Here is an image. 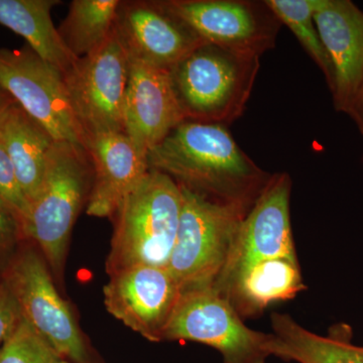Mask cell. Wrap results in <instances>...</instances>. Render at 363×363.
<instances>
[{"instance_id": "52a82bcc", "label": "cell", "mask_w": 363, "mask_h": 363, "mask_svg": "<svg viewBox=\"0 0 363 363\" xmlns=\"http://www.w3.org/2000/svg\"><path fill=\"white\" fill-rule=\"evenodd\" d=\"M272 334L252 330L214 288L182 294L164 340H188L218 350L224 363H266Z\"/></svg>"}, {"instance_id": "8fae6325", "label": "cell", "mask_w": 363, "mask_h": 363, "mask_svg": "<svg viewBox=\"0 0 363 363\" xmlns=\"http://www.w3.org/2000/svg\"><path fill=\"white\" fill-rule=\"evenodd\" d=\"M292 179L272 174L266 188L241 221L230 255L213 288L221 293L240 272L264 260L297 259L291 225Z\"/></svg>"}, {"instance_id": "5bb4252c", "label": "cell", "mask_w": 363, "mask_h": 363, "mask_svg": "<svg viewBox=\"0 0 363 363\" xmlns=\"http://www.w3.org/2000/svg\"><path fill=\"white\" fill-rule=\"evenodd\" d=\"M124 133L147 157L150 150L185 121L169 72L130 60Z\"/></svg>"}, {"instance_id": "ac0fdd59", "label": "cell", "mask_w": 363, "mask_h": 363, "mask_svg": "<svg viewBox=\"0 0 363 363\" xmlns=\"http://www.w3.org/2000/svg\"><path fill=\"white\" fill-rule=\"evenodd\" d=\"M55 143L49 131L16 102H11L0 116V143L13 162L30 204L42 187L48 157Z\"/></svg>"}, {"instance_id": "603a6c76", "label": "cell", "mask_w": 363, "mask_h": 363, "mask_svg": "<svg viewBox=\"0 0 363 363\" xmlns=\"http://www.w3.org/2000/svg\"><path fill=\"white\" fill-rule=\"evenodd\" d=\"M60 359L54 348L23 319L0 346V363H57Z\"/></svg>"}, {"instance_id": "83f0119b", "label": "cell", "mask_w": 363, "mask_h": 363, "mask_svg": "<svg viewBox=\"0 0 363 363\" xmlns=\"http://www.w3.org/2000/svg\"><path fill=\"white\" fill-rule=\"evenodd\" d=\"M13 100L11 99L9 95L4 92V90L0 88V116L4 113V111H6V107L9 106V104L13 102Z\"/></svg>"}, {"instance_id": "5b68a950", "label": "cell", "mask_w": 363, "mask_h": 363, "mask_svg": "<svg viewBox=\"0 0 363 363\" xmlns=\"http://www.w3.org/2000/svg\"><path fill=\"white\" fill-rule=\"evenodd\" d=\"M180 188V224L167 269L182 293L213 288L248 212Z\"/></svg>"}, {"instance_id": "44dd1931", "label": "cell", "mask_w": 363, "mask_h": 363, "mask_svg": "<svg viewBox=\"0 0 363 363\" xmlns=\"http://www.w3.org/2000/svg\"><path fill=\"white\" fill-rule=\"evenodd\" d=\"M121 0H73L58 28L60 37L76 59L96 51L113 33Z\"/></svg>"}, {"instance_id": "9a60e30c", "label": "cell", "mask_w": 363, "mask_h": 363, "mask_svg": "<svg viewBox=\"0 0 363 363\" xmlns=\"http://www.w3.org/2000/svg\"><path fill=\"white\" fill-rule=\"evenodd\" d=\"M315 21L333 69L334 108L346 113L363 84V11L350 0H319Z\"/></svg>"}, {"instance_id": "3957f363", "label": "cell", "mask_w": 363, "mask_h": 363, "mask_svg": "<svg viewBox=\"0 0 363 363\" xmlns=\"http://www.w3.org/2000/svg\"><path fill=\"white\" fill-rule=\"evenodd\" d=\"M259 57L203 43L169 70L185 121L228 126L245 113Z\"/></svg>"}, {"instance_id": "e0dca14e", "label": "cell", "mask_w": 363, "mask_h": 363, "mask_svg": "<svg viewBox=\"0 0 363 363\" xmlns=\"http://www.w3.org/2000/svg\"><path fill=\"white\" fill-rule=\"evenodd\" d=\"M304 290L298 259L277 257L245 269L220 294L241 317H252Z\"/></svg>"}, {"instance_id": "cb8c5ba5", "label": "cell", "mask_w": 363, "mask_h": 363, "mask_svg": "<svg viewBox=\"0 0 363 363\" xmlns=\"http://www.w3.org/2000/svg\"><path fill=\"white\" fill-rule=\"evenodd\" d=\"M0 200L13 212L16 218L20 220L23 230L30 213V202L23 194L13 162L7 156L1 143H0Z\"/></svg>"}, {"instance_id": "7402d4cb", "label": "cell", "mask_w": 363, "mask_h": 363, "mask_svg": "<svg viewBox=\"0 0 363 363\" xmlns=\"http://www.w3.org/2000/svg\"><path fill=\"white\" fill-rule=\"evenodd\" d=\"M267 6L297 38L305 52L324 74L329 89L333 87V69L315 21L319 0H264Z\"/></svg>"}, {"instance_id": "ffe728a7", "label": "cell", "mask_w": 363, "mask_h": 363, "mask_svg": "<svg viewBox=\"0 0 363 363\" xmlns=\"http://www.w3.org/2000/svg\"><path fill=\"white\" fill-rule=\"evenodd\" d=\"M59 0H0V25L18 33L38 56L65 74L76 59L52 21Z\"/></svg>"}, {"instance_id": "2e32d148", "label": "cell", "mask_w": 363, "mask_h": 363, "mask_svg": "<svg viewBox=\"0 0 363 363\" xmlns=\"http://www.w3.org/2000/svg\"><path fill=\"white\" fill-rule=\"evenodd\" d=\"M86 150L94 171L87 214L112 218L126 196L150 171L147 157L124 133L87 136Z\"/></svg>"}, {"instance_id": "4fadbf2b", "label": "cell", "mask_w": 363, "mask_h": 363, "mask_svg": "<svg viewBox=\"0 0 363 363\" xmlns=\"http://www.w3.org/2000/svg\"><path fill=\"white\" fill-rule=\"evenodd\" d=\"M104 294L105 308L112 316L159 342L183 293L164 267L138 266L111 274Z\"/></svg>"}, {"instance_id": "484cf974", "label": "cell", "mask_w": 363, "mask_h": 363, "mask_svg": "<svg viewBox=\"0 0 363 363\" xmlns=\"http://www.w3.org/2000/svg\"><path fill=\"white\" fill-rule=\"evenodd\" d=\"M23 319L18 306L0 274V346Z\"/></svg>"}, {"instance_id": "7c38bea8", "label": "cell", "mask_w": 363, "mask_h": 363, "mask_svg": "<svg viewBox=\"0 0 363 363\" xmlns=\"http://www.w3.org/2000/svg\"><path fill=\"white\" fill-rule=\"evenodd\" d=\"M113 30L131 61L167 71L205 43L162 0L121 1Z\"/></svg>"}, {"instance_id": "7a4b0ae2", "label": "cell", "mask_w": 363, "mask_h": 363, "mask_svg": "<svg viewBox=\"0 0 363 363\" xmlns=\"http://www.w3.org/2000/svg\"><path fill=\"white\" fill-rule=\"evenodd\" d=\"M182 191L173 179L150 169L114 214L107 274L138 266L168 267L175 247Z\"/></svg>"}, {"instance_id": "9c48e42d", "label": "cell", "mask_w": 363, "mask_h": 363, "mask_svg": "<svg viewBox=\"0 0 363 363\" xmlns=\"http://www.w3.org/2000/svg\"><path fill=\"white\" fill-rule=\"evenodd\" d=\"M0 88L56 142L86 149L85 133L72 109L64 74L28 45L21 49H0Z\"/></svg>"}, {"instance_id": "d4e9b609", "label": "cell", "mask_w": 363, "mask_h": 363, "mask_svg": "<svg viewBox=\"0 0 363 363\" xmlns=\"http://www.w3.org/2000/svg\"><path fill=\"white\" fill-rule=\"evenodd\" d=\"M26 240L20 220L0 200V274Z\"/></svg>"}, {"instance_id": "4316f807", "label": "cell", "mask_w": 363, "mask_h": 363, "mask_svg": "<svg viewBox=\"0 0 363 363\" xmlns=\"http://www.w3.org/2000/svg\"><path fill=\"white\" fill-rule=\"evenodd\" d=\"M357 124L358 130L363 136V84L348 107L346 113Z\"/></svg>"}, {"instance_id": "ba28073f", "label": "cell", "mask_w": 363, "mask_h": 363, "mask_svg": "<svg viewBox=\"0 0 363 363\" xmlns=\"http://www.w3.org/2000/svg\"><path fill=\"white\" fill-rule=\"evenodd\" d=\"M130 58L116 33L64 74L74 114L87 136L124 133Z\"/></svg>"}, {"instance_id": "f1b7e54d", "label": "cell", "mask_w": 363, "mask_h": 363, "mask_svg": "<svg viewBox=\"0 0 363 363\" xmlns=\"http://www.w3.org/2000/svg\"><path fill=\"white\" fill-rule=\"evenodd\" d=\"M57 363H69L68 362H65V360L60 359L58 362Z\"/></svg>"}, {"instance_id": "d6986e66", "label": "cell", "mask_w": 363, "mask_h": 363, "mask_svg": "<svg viewBox=\"0 0 363 363\" xmlns=\"http://www.w3.org/2000/svg\"><path fill=\"white\" fill-rule=\"evenodd\" d=\"M271 357L298 363H363V347L350 342L348 330L317 335L286 314L272 315Z\"/></svg>"}, {"instance_id": "30bf717a", "label": "cell", "mask_w": 363, "mask_h": 363, "mask_svg": "<svg viewBox=\"0 0 363 363\" xmlns=\"http://www.w3.org/2000/svg\"><path fill=\"white\" fill-rule=\"evenodd\" d=\"M203 42L242 55L262 57L276 47L281 23L266 1L162 0Z\"/></svg>"}, {"instance_id": "8992f818", "label": "cell", "mask_w": 363, "mask_h": 363, "mask_svg": "<svg viewBox=\"0 0 363 363\" xmlns=\"http://www.w3.org/2000/svg\"><path fill=\"white\" fill-rule=\"evenodd\" d=\"M21 317L62 357L88 363L84 339L39 248L26 240L1 272Z\"/></svg>"}, {"instance_id": "277c9868", "label": "cell", "mask_w": 363, "mask_h": 363, "mask_svg": "<svg viewBox=\"0 0 363 363\" xmlns=\"http://www.w3.org/2000/svg\"><path fill=\"white\" fill-rule=\"evenodd\" d=\"M93 179L92 161L84 147L54 143L42 187L30 202L23 233L39 248L55 276L63 272L72 230L89 200Z\"/></svg>"}, {"instance_id": "6da1fadb", "label": "cell", "mask_w": 363, "mask_h": 363, "mask_svg": "<svg viewBox=\"0 0 363 363\" xmlns=\"http://www.w3.org/2000/svg\"><path fill=\"white\" fill-rule=\"evenodd\" d=\"M150 169L181 187L250 212L272 174L240 149L223 124L185 121L147 154Z\"/></svg>"}]
</instances>
